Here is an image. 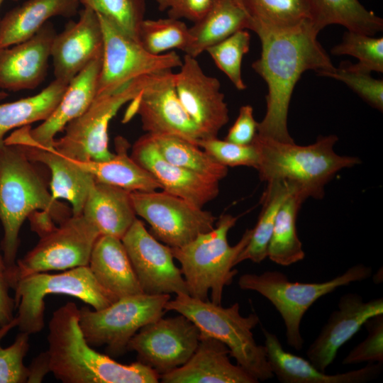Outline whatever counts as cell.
Masks as SVG:
<instances>
[{
	"label": "cell",
	"mask_w": 383,
	"mask_h": 383,
	"mask_svg": "<svg viewBox=\"0 0 383 383\" xmlns=\"http://www.w3.org/2000/svg\"><path fill=\"white\" fill-rule=\"evenodd\" d=\"M318 34L308 21L292 30L258 35L261 55L252 67L265 80L268 89L266 113L257 123L258 135L281 142H294L288 131L287 118L296 84L307 70H314L319 74L335 68L318 41Z\"/></svg>",
	"instance_id": "obj_1"
},
{
	"label": "cell",
	"mask_w": 383,
	"mask_h": 383,
	"mask_svg": "<svg viewBox=\"0 0 383 383\" xmlns=\"http://www.w3.org/2000/svg\"><path fill=\"white\" fill-rule=\"evenodd\" d=\"M46 350L50 372L64 383H157L160 375L137 361L119 363L95 350L79 326V309L67 302L53 311Z\"/></svg>",
	"instance_id": "obj_2"
},
{
	"label": "cell",
	"mask_w": 383,
	"mask_h": 383,
	"mask_svg": "<svg viewBox=\"0 0 383 383\" xmlns=\"http://www.w3.org/2000/svg\"><path fill=\"white\" fill-rule=\"evenodd\" d=\"M38 165L18 145L4 143L0 147L1 245L9 272L16 263L21 226L32 213L47 211L59 224L72 215L67 205L52 200L50 182Z\"/></svg>",
	"instance_id": "obj_3"
},
{
	"label": "cell",
	"mask_w": 383,
	"mask_h": 383,
	"mask_svg": "<svg viewBox=\"0 0 383 383\" xmlns=\"http://www.w3.org/2000/svg\"><path fill=\"white\" fill-rule=\"evenodd\" d=\"M335 135H321L315 143L299 145L255 137L258 151V171L266 183L283 181L294 186L306 199L323 198L326 185L340 170L361 162L357 157L340 155L334 150Z\"/></svg>",
	"instance_id": "obj_4"
},
{
	"label": "cell",
	"mask_w": 383,
	"mask_h": 383,
	"mask_svg": "<svg viewBox=\"0 0 383 383\" xmlns=\"http://www.w3.org/2000/svg\"><path fill=\"white\" fill-rule=\"evenodd\" d=\"M166 311H174L190 319L199 329L201 337L215 338L225 344L231 357L258 382L274 377L265 345L256 343L252 330L259 323L256 313H240L238 302L228 307L201 300L186 294L169 300Z\"/></svg>",
	"instance_id": "obj_5"
},
{
	"label": "cell",
	"mask_w": 383,
	"mask_h": 383,
	"mask_svg": "<svg viewBox=\"0 0 383 383\" xmlns=\"http://www.w3.org/2000/svg\"><path fill=\"white\" fill-rule=\"evenodd\" d=\"M238 219V216L222 214L211 231L199 234L182 247L171 248L174 258L181 265L191 296L207 300L211 291V301L221 304L224 287L238 274L233 269L235 260L252 234V229H247L235 245H229L228 233Z\"/></svg>",
	"instance_id": "obj_6"
},
{
	"label": "cell",
	"mask_w": 383,
	"mask_h": 383,
	"mask_svg": "<svg viewBox=\"0 0 383 383\" xmlns=\"http://www.w3.org/2000/svg\"><path fill=\"white\" fill-rule=\"evenodd\" d=\"M372 272L370 267L357 264L330 280L303 283L289 281L287 275L279 271H265L260 274H243L239 277L238 284L243 290L259 293L274 305L283 319L287 344L300 350L304 345L300 325L310 306L340 287L370 278Z\"/></svg>",
	"instance_id": "obj_7"
},
{
	"label": "cell",
	"mask_w": 383,
	"mask_h": 383,
	"mask_svg": "<svg viewBox=\"0 0 383 383\" xmlns=\"http://www.w3.org/2000/svg\"><path fill=\"white\" fill-rule=\"evenodd\" d=\"M15 292L16 316L20 332L29 335L41 331L45 326V297L63 294L76 297L91 306L104 309L116 299L96 281L88 266L77 267L57 274L48 272L18 279L12 286Z\"/></svg>",
	"instance_id": "obj_8"
},
{
	"label": "cell",
	"mask_w": 383,
	"mask_h": 383,
	"mask_svg": "<svg viewBox=\"0 0 383 383\" xmlns=\"http://www.w3.org/2000/svg\"><path fill=\"white\" fill-rule=\"evenodd\" d=\"M170 295L139 294L121 297L109 306L91 310L79 309V326L92 347L105 345L110 357L127 352L128 342L144 326L163 316Z\"/></svg>",
	"instance_id": "obj_9"
},
{
	"label": "cell",
	"mask_w": 383,
	"mask_h": 383,
	"mask_svg": "<svg viewBox=\"0 0 383 383\" xmlns=\"http://www.w3.org/2000/svg\"><path fill=\"white\" fill-rule=\"evenodd\" d=\"M148 75L136 78L118 89L97 95L89 107L65 127L64 135L52 146L64 157L77 161H105L114 155L109 149V122L123 105L142 91Z\"/></svg>",
	"instance_id": "obj_10"
},
{
	"label": "cell",
	"mask_w": 383,
	"mask_h": 383,
	"mask_svg": "<svg viewBox=\"0 0 383 383\" xmlns=\"http://www.w3.org/2000/svg\"><path fill=\"white\" fill-rule=\"evenodd\" d=\"M100 236L82 214L72 215L48 233L9 272V284L20 278L51 270L88 266L94 245Z\"/></svg>",
	"instance_id": "obj_11"
},
{
	"label": "cell",
	"mask_w": 383,
	"mask_h": 383,
	"mask_svg": "<svg viewBox=\"0 0 383 383\" xmlns=\"http://www.w3.org/2000/svg\"><path fill=\"white\" fill-rule=\"evenodd\" d=\"M131 196L136 215L149 223L150 233L170 248L182 247L215 226L211 212L165 191L133 192Z\"/></svg>",
	"instance_id": "obj_12"
},
{
	"label": "cell",
	"mask_w": 383,
	"mask_h": 383,
	"mask_svg": "<svg viewBox=\"0 0 383 383\" xmlns=\"http://www.w3.org/2000/svg\"><path fill=\"white\" fill-rule=\"evenodd\" d=\"M98 15L104 53L97 95L113 92L136 78L182 66L183 61L175 52L150 54L104 16Z\"/></svg>",
	"instance_id": "obj_13"
},
{
	"label": "cell",
	"mask_w": 383,
	"mask_h": 383,
	"mask_svg": "<svg viewBox=\"0 0 383 383\" xmlns=\"http://www.w3.org/2000/svg\"><path fill=\"white\" fill-rule=\"evenodd\" d=\"M138 114L143 129L152 135H169L196 145L202 134L185 111L175 87V73L162 70L148 76L140 94L131 101L124 121Z\"/></svg>",
	"instance_id": "obj_14"
},
{
	"label": "cell",
	"mask_w": 383,
	"mask_h": 383,
	"mask_svg": "<svg viewBox=\"0 0 383 383\" xmlns=\"http://www.w3.org/2000/svg\"><path fill=\"white\" fill-rule=\"evenodd\" d=\"M200 338L199 329L185 316H162L142 327L128 342L127 351H135L138 361L160 377L184 365Z\"/></svg>",
	"instance_id": "obj_15"
},
{
	"label": "cell",
	"mask_w": 383,
	"mask_h": 383,
	"mask_svg": "<svg viewBox=\"0 0 383 383\" xmlns=\"http://www.w3.org/2000/svg\"><path fill=\"white\" fill-rule=\"evenodd\" d=\"M121 241L144 294H189L171 248L160 243L141 221L135 218Z\"/></svg>",
	"instance_id": "obj_16"
},
{
	"label": "cell",
	"mask_w": 383,
	"mask_h": 383,
	"mask_svg": "<svg viewBox=\"0 0 383 383\" xmlns=\"http://www.w3.org/2000/svg\"><path fill=\"white\" fill-rule=\"evenodd\" d=\"M175 87L180 102L200 130L202 139L217 137L229 120L219 81L206 74L195 57L185 54L180 72L175 73Z\"/></svg>",
	"instance_id": "obj_17"
},
{
	"label": "cell",
	"mask_w": 383,
	"mask_h": 383,
	"mask_svg": "<svg viewBox=\"0 0 383 383\" xmlns=\"http://www.w3.org/2000/svg\"><path fill=\"white\" fill-rule=\"evenodd\" d=\"M30 126L18 128L5 138L4 143L20 145L29 159L49 169L52 200H67L72 206V215H81L89 190L96 182L94 178L53 146L43 147L34 142L29 135Z\"/></svg>",
	"instance_id": "obj_18"
},
{
	"label": "cell",
	"mask_w": 383,
	"mask_h": 383,
	"mask_svg": "<svg viewBox=\"0 0 383 383\" xmlns=\"http://www.w3.org/2000/svg\"><path fill=\"white\" fill-rule=\"evenodd\" d=\"M77 22L69 21L51 48L55 79L69 84L91 60L103 55L104 35L97 12L84 6Z\"/></svg>",
	"instance_id": "obj_19"
},
{
	"label": "cell",
	"mask_w": 383,
	"mask_h": 383,
	"mask_svg": "<svg viewBox=\"0 0 383 383\" xmlns=\"http://www.w3.org/2000/svg\"><path fill=\"white\" fill-rule=\"evenodd\" d=\"M383 313V299L365 301L355 293L343 294L323 326L318 336L309 345L306 356L318 370L325 372L333 362L338 350L348 341L372 316Z\"/></svg>",
	"instance_id": "obj_20"
},
{
	"label": "cell",
	"mask_w": 383,
	"mask_h": 383,
	"mask_svg": "<svg viewBox=\"0 0 383 383\" xmlns=\"http://www.w3.org/2000/svg\"><path fill=\"white\" fill-rule=\"evenodd\" d=\"M131 157L155 178L163 191L199 208H203L219 194V182L165 160L149 133L135 141Z\"/></svg>",
	"instance_id": "obj_21"
},
{
	"label": "cell",
	"mask_w": 383,
	"mask_h": 383,
	"mask_svg": "<svg viewBox=\"0 0 383 383\" xmlns=\"http://www.w3.org/2000/svg\"><path fill=\"white\" fill-rule=\"evenodd\" d=\"M56 35L48 21L28 40L0 49V89L18 91L38 87L46 77Z\"/></svg>",
	"instance_id": "obj_22"
},
{
	"label": "cell",
	"mask_w": 383,
	"mask_h": 383,
	"mask_svg": "<svg viewBox=\"0 0 383 383\" xmlns=\"http://www.w3.org/2000/svg\"><path fill=\"white\" fill-rule=\"evenodd\" d=\"M222 342L201 337L190 359L182 366L160 375L163 383H257L254 377L230 360Z\"/></svg>",
	"instance_id": "obj_23"
},
{
	"label": "cell",
	"mask_w": 383,
	"mask_h": 383,
	"mask_svg": "<svg viewBox=\"0 0 383 383\" xmlns=\"http://www.w3.org/2000/svg\"><path fill=\"white\" fill-rule=\"evenodd\" d=\"M262 332L271 370L282 383H365L377 379L383 369V363L368 362L360 369L327 374L309 360L286 351L275 334L264 328Z\"/></svg>",
	"instance_id": "obj_24"
},
{
	"label": "cell",
	"mask_w": 383,
	"mask_h": 383,
	"mask_svg": "<svg viewBox=\"0 0 383 383\" xmlns=\"http://www.w3.org/2000/svg\"><path fill=\"white\" fill-rule=\"evenodd\" d=\"M102 61L103 55L91 60L70 81L51 115L36 128L30 126L29 135L34 142L52 146L55 135L89 107L97 95Z\"/></svg>",
	"instance_id": "obj_25"
},
{
	"label": "cell",
	"mask_w": 383,
	"mask_h": 383,
	"mask_svg": "<svg viewBox=\"0 0 383 383\" xmlns=\"http://www.w3.org/2000/svg\"><path fill=\"white\" fill-rule=\"evenodd\" d=\"M88 267L98 283L118 299L143 293L120 238L100 235Z\"/></svg>",
	"instance_id": "obj_26"
},
{
	"label": "cell",
	"mask_w": 383,
	"mask_h": 383,
	"mask_svg": "<svg viewBox=\"0 0 383 383\" xmlns=\"http://www.w3.org/2000/svg\"><path fill=\"white\" fill-rule=\"evenodd\" d=\"M82 214L100 235L121 239L136 218L131 192L95 182L87 197Z\"/></svg>",
	"instance_id": "obj_27"
},
{
	"label": "cell",
	"mask_w": 383,
	"mask_h": 383,
	"mask_svg": "<svg viewBox=\"0 0 383 383\" xmlns=\"http://www.w3.org/2000/svg\"><path fill=\"white\" fill-rule=\"evenodd\" d=\"M80 4V0H27L1 18L0 49L31 38L52 17L74 16Z\"/></svg>",
	"instance_id": "obj_28"
},
{
	"label": "cell",
	"mask_w": 383,
	"mask_h": 383,
	"mask_svg": "<svg viewBox=\"0 0 383 383\" xmlns=\"http://www.w3.org/2000/svg\"><path fill=\"white\" fill-rule=\"evenodd\" d=\"M251 28V18L241 0H213L204 16L189 28L192 43L184 52L196 58L236 31Z\"/></svg>",
	"instance_id": "obj_29"
},
{
	"label": "cell",
	"mask_w": 383,
	"mask_h": 383,
	"mask_svg": "<svg viewBox=\"0 0 383 383\" xmlns=\"http://www.w3.org/2000/svg\"><path fill=\"white\" fill-rule=\"evenodd\" d=\"M114 143L116 153L110 160H72L91 174L96 182L113 185L131 192H148L161 189L155 178L128 155L130 143L125 138L117 136Z\"/></svg>",
	"instance_id": "obj_30"
},
{
	"label": "cell",
	"mask_w": 383,
	"mask_h": 383,
	"mask_svg": "<svg viewBox=\"0 0 383 383\" xmlns=\"http://www.w3.org/2000/svg\"><path fill=\"white\" fill-rule=\"evenodd\" d=\"M311 23L319 33L331 24L349 31L374 35L383 29V20L367 10L358 0H309Z\"/></svg>",
	"instance_id": "obj_31"
},
{
	"label": "cell",
	"mask_w": 383,
	"mask_h": 383,
	"mask_svg": "<svg viewBox=\"0 0 383 383\" xmlns=\"http://www.w3.org/2000/svg\"><path fill=\"white\" fill-rule=\"evenodd\" d=\"M257 35L296 28L311 21L309 0H241Z\"/></svg>",
	"instance_id": "obj_32"
},
{
	"label": "cell",
	"mask_w": 383,
	"mask_h": 383,
	"mask_svg": "<svg viewBox=\"0 0 383 383\" xmlns=\"http://www.w3.org/2000/svg\"><path fill=\"white\" fill-rule=\"evenodd\" d=\"M67 86L54 79L34 96L0 104V147L4 144L9 131L47 119L60 101Z\"/></svg>",
	"instance_id": "obj_33"
},
{
	"label": "cell",
	"mask_w": 383,
	"mask_h": 383,
	"mask_svg": "<svg viewBox=\"0 0 383 383\" xmlns=\"http://www.w3.org/2000/svg\"><path fill=\"white\" fill-rule=\"evenodd\" d=\"M307 199L296 189L281 205L267 247V257L277 265L289 266L305 257L299 238L296 218L302 204Z\"/></svg>",
	"instance_id": "obj_34"
},
{
	"label": "cell",
	"mask_w": 383,
	"mask_h": 383,
	"mask_svg": "<svg viewBox=\"0 0 383 383\" xmlns=\"http://www.w3.org/2000/svg\"><path fill=\"white\" fill-rule=\"evenodd\" d=\"M296 188L283 181L267 183L262 197V209L255 226L252 228L250 240L235 262L250 260L260 263L267 257V247L272 234L278 211L287 197Z\"/></svg>",
	"instance_id": "obj_35"
},
{
	"label": "cell",
	"mask_w": 383,
	"mask_h": 383,
	"mask_svg": "<svg viewBox=\"0 0 383 383\" xmlns=\"http://www.w3.org/2000/svg\"><path fill=\"white\" fill-rule=\"evenodd\" d=\"M150 135L159 152L167 162L218 182L226 177L228 167L196 144L174 135Z\"/></svg>",
	"instance_id": "obj_36"
},
{
	"label": "cell",
	"mask_w": 383,
	"mask_h": 383,
	"mask_svg": "<svg viewBox=\"0 0 383 383\" xmlns=\"http://www.w3.org/2000/svg\"><path fill=\"white\" fill-rule=\"evenodd\" d=\"M138 43L149 53L160 55L177 48L184 52L192 43L189 28L180 19H144L138 30Z\"/></svg>",
	"instance_id": "obj_37"
},
{
	"label": "cell",
	"mask_w": 383,
	"mask_h": 383,
	"mask_svg": "<svg viewBox=\"0 0 383 383\" xmlns=\"http://www.w3.org/2000/svg\"><path fill=\"white\" fill-rule=\"evenodd\" d=\"M250 45V33L246 30H240L206 50L238 90L246 89L242 79L241 65Z\"/></svg>",
	"instance_id": "obj_38"
},
{
	"label": "cell",
	"mask_w": 383,
	"mask_h": 383,
	"mask_svg": "<svg viewBox=\"0 0 383 383\" xmlns=\"http://www.w3.org/2000/svg\"><path fill=\"white\" fill-rule=\"evenodd\" d=\"M138 42V30L145 19V0H80Z\"/></svg>",
	"instance_id": "obj_39"
},
{
	"label": "cell",
	"mask_w": 383,
	"mask_h": 383,
	"mask_svg": "<svg viewBox=\"0 0 383 383\" xmlns=\"http://www.w3.org/2000/svg\"><path fill=\"white\" fill-rule=\"evenodd\" d=\"M331 53L356 57L357 66L367 72H383V38L348 30Z\"/></svg>",
	"instance_id": "obj_40"
},
{
	"label": "cell",
	"mask_w": 383,
	"mask_h": 383,
	"mask_svg": "<svg viewBox=\"0 0 383 383\" xmlns=\"http://www.w3.org/2000/svg\"><path fill=\"white\" fill-rule=\"evenodd\" d=\"M18 325L16 316L8 323L0 326V343L3 338ZM29 334L20 332L14 342L7 348L0 344V383H25L28 376V367L23 364L29 345Z\"/></svg>",
	"instance_id": "obj_41"
},
{
	"label": "cell",
	"mask_w": 383,
	"mask_h": 383,
	"mask_svg": "<svg viewBox=\"0 0 383 383\" xmlns=\"http://www.w3.org/2000/svg\"><path fill=\"white\" fill-rule=\"evenodd\" d=\"M367 72L349 62H343L338 67L319 74L345 83L370 106L383 110V81L373 78Z\"/></svg>",
	"instance_id": "obj_42"
},
{
	"label": "cell",
	"mask_w": 383,
	"mask_h": 383,
	"mask_svg": "<svg viewBox=\"0 0 383 383\" xmlns=\"http://www.w3.org/2000/svg\"><path fill=\"white\" fill-rule=\"evenodd\" d=\"M196 145L226 167L246 166L257 168L258 151L255 145H238L217 137L200 139Z\"/></svg>",
	"instance_id": "obj_43"
},
{
	"label": "cell",
	"mask_w": 383,
	"mask_h": 383,
	"mask_svg": "<svg viewBox=\"0 0 383 383\" xmlns=\"http://www.w3.org/2000/svg\"><path fill=\"white\" fill-rule=\"evenodd\" d=\"M364 326L367 337L348 353L343 360V365L383 363V313L371 317Z\"/></svg>",
	"instance_id": "obj_44"
},
{
	"label": "cell",
	"mask_w": 383,
	"mask_h": 383,
	"mask_svg": "<svg viewBox=\"0 0 383 383\" xmlns=\"http://www.w3.org/2000/svg\"><path fill=\"white\" fill-rule=\"evenodd\" d=\"M213 0H155L158 9L167 11L168 17L186 18L194 23L199 21Z\"/></svg>",
	"instance_id": "obj_45"
},
{
	"label": "cell",
	"mask_w": 383,
	"mask_h": 383,
	"mask_svg": "<svg viewBox=\"0 0 383 383\" xmlns=\"http://www.w3.org/2000/svg\"><path fill=\"white\" fill-rule=\"evenodd\" d=\"M257 123L254 118L252 107L242 106L225 140L238 145L251 144L257 133Z\"/></svg>",
	"instance_id": "obj_46"
},
{
	"label": "cell",
	"mask_w": 383,
	"mask_h": 383,
	"mask_svg": "<svg viewBox=\"0 0 383 383\" xmlns=\"http://www.w3.org/2000/svg\"><path fill=\"white\" fill-rule=\"evenodd\" d=\"M9 270L3 255L0 254V326L9 323L16 309L14 298L10 295Z\"/></svg>",
	"instance_id": "obj_47"
},
{
	"label": "cell",
	"mask_w": 383,
	"mask_h": 383,
	"mask_svg": "<svg viewBox=\"0 0 383 383\" xmlns=\"http://www.w3.org/2000/svg\"><path fill=\"white\" fill-rule=\"evenodd\" d=\"M27 383H40L50 372V360L47 351L41 352L34 357L28 367Z\"/></svg>",
	"instance_id": "obj_48"
},
{
	"label": "cell",
	"mask_w": 383,
	"mask_h": 383,
	"mask_svg": "<svg viewBox=\"0 0 383 383\" xmlns=\"http://www.w3.org/2000/svg\"><path fill=\"white\" fill-rule=\"evenodd\" d=\"M31 229L40 237L50 232L55 227V222L51 215L45 211H36L28 218Z\"/></svg>",
	"instance_id": "obj_49"
},
{
	"label": "cell",
	"mask_w": 383,
	"mask_h": 383,
	"mask_svg": "<svg viewBox=\"0 0 383 383\" xmlns=\"http://www.w3.org/2000/svg\"><path fill=\"white\" fill-rule=\"evenodd\" d=\"M9 96V94L6 91H0V101L6 99Z\"/></svg>",
	"instance_id": "obj_50"
},
{
	"label": "cell",
	"mask_w": 383,
	"mask_h": 383,
	"mask_svg": "<svg viewBox=\"0 0 383 383\" xmlns=\"http://www.w3.org/2000/svg\"><path fill=\"white\" fill-rule=\"evenodd\" d=\"M3 1H4V0H0V7H1V5L3 3ZM0 20H1V18H0Z\"/></svg>",
	"instance_id": "obj_51"
},
{
	"label": "cell",
	"mask_w": 383,
	"mask_h": 383,
	"mask_svg": "<svg viewBox=\"0 0 383 383\" xmlns=\"http://www.w3.org/2000/svg\"><path fill=\"white\" fill-rule=\"evenodd\" d=\"M12 1H18V0H12Z\"/></svg>",
	"instance_id": "obj_52"
}]
</instances>
